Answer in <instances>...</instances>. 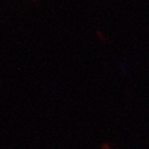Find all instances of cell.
<instances>
[{
	"mask_svg": "<svg viewBox=\"0 0 149 149\" xmlns=\"http://www.w3.org/2000/svg\"><path fill=\"white\" fill-rule=\"evenodd\" d=\"M100 149H113V146L109 142H104L100 145Z\"/></svg>",
	"mask_w": 149,
	"mask_h": 149,
	"instance_id": "cell-1",
	"label": "cell"
}]
</instances>
